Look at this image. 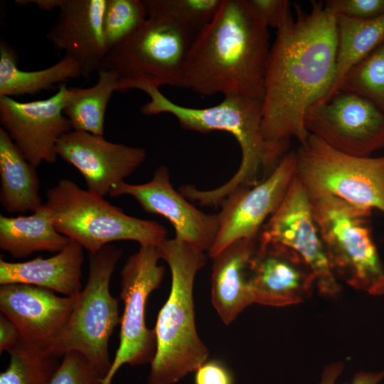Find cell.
Listing matches in <instances>:
<instances>
[{
    "label": "cell",
    "mask_w": 384,
    "mask_h": 384,
    "mask_svg": "<svg viewBox=\"0 0 384 384\" xmlns=\"http://www.w3.org/2000/svg\"><path fill=\"white\" fill-rule=\"evenodd\" d=\"M294 7L270 48L262 107V135L284 153L292 139L309 137L306 114L330 95L336 78V17L320 1L308 11Z\"/></svg>",
    "instance_id": "6da1fadb"
},
{
    "label": "cell",
    "mask_w": 384,
    "mask_h": 384,
    "mask_svg": "<svg viewBox=\"0 0 384 384\" xmlns=\"http://www.w3.org/2000/svg\"><path fill=\"white\" fill-rule=\"evenodd\" d=\"M270 48L268 27L247 0H223L191 46L185 88L203 95L220 93L262 100Z\"/></svg>",
    "instance_id": "7a4b0ae2"
},
{
    "label": "cell",
    "mask_w": 384,
    "mask_h": 384,
    "mask_svg": "<svg viewBox=\"0 0 384 384\" xmlns=\"http://www.w3.org/2000/svg\"><path fill=\"white\" fill-rule=\"evenodd\" d=\"M133 89L146 93L149 101L140 112L144 115L168 113L188 130L207 133L224 131L238 141L241 161L235 174L225 183L210 190H198L201 206H219L236 190L254 186L266 179L287 154L269 144L261 132L262 100L242 95H225L218 105L206 108L179 105L168 99L159 88L139 83Z\"/></svg>",
    "instance_id": "3957f363"
},
{
    "label": "cell",
    "mask_w": 384,
    "mask_h": 384,
    "mask_svg": "<svg viewBox=\"0 0 384 384\" xmlns=\"http://www.w3.org/2000/svg\"><path fill=\"white\" fill-rule=\"evenodd\" d=\"M171 274L168 299L154 329L156 353L148 384H175L208 361L209 351L198 336L195 321L193 285L206 261V252L176 238L156 246Z\"/></svg>",
    "instance_id": "277c9868"
},
{
    "label": "cell",
    "mask_w": 384,
    "mask_h": 384,
    "mask_svg": "<svg viewBox=\"0 0 384 384\" xmlns=\"http://www.w3.org/2000/svg\"><path fill=\"white\" fill-rule=\"evenodd\" d=\"M44 204L55 229L89 254L118 240L157 246L166 239V229L159 223L129 215L70 179H60L48 189Z\"/></svg>",
    "instance_id": "5b68a950"
},
{
    "label": "cell",
    "mask_w": 384,
    "mask_h": 384,
    "mask_svg": "<svg viewBox=\"0 0 384 384\" xmlns=\"http://www.w3.org/2000/svg\"><path fill=\"white\" fill-rule=\"evenodd\" d=\"M306 190L327 258L337 279L370 295H383L384 266L370 226L372 210L356 207L326 193Z\"/></svg>",
    "instance_id": "8992f818"
},
{
    "label": "cell",
    "mask_w": 384,
    "mask_h": 384,
    "mask_svg": "<svg viewBox=\"0 0 384 384\" xmlns=\"http://www.w3.org/2000/svg\"><path fill=\"white\" fill-rule=\"evenodd\" d=\"M122 250L107 245L90 254L87 282L74 297L68 321L49 353L59 358L71 351L83 355L103 379L112 364L109 341L120 324L118 299L110 292L114 268Z\"/></svg>",
    "instance_id": "52a82bcc"
},
{
    "label": "cell",
    "mask_w": 384,
    "mask_h": 384,
    "mask_svg": "<svg viewBox=\"0 0 384 384\" xmlns=\"http://www.w3.org/2000/svg\"><path fill=\"white\" fill-rule=\"evenodd\" d=\"M196 34L172 19L148 17L132 36L107 51L100 68L117 75L119 92L139 83L185 88V64Z\"/></svg>",
    "instance_id": "ba28073f"
},
{
    "label": "cell",
    "mask_w": 384,
    "mask_h": 384,
    "mask_svg": "<svg viewBox=\"0 0 384 384\" xmlns=\"http://www.w3.org/2000/svg\"><path fill=\"white\" fill-rule=\"evenodd\" d=\"M295 154L296 174L307 190L384 213V155H349L311 134Z\"/></svg>",
    "instance_id": "9c48e42d"
},
{
    "label": "cell",
    "mask_w": 384,
    "mask_h": 384,
    "mask_svg": "<svg viewBox=\"0 0 384 384\" xmlns=\"http://www.w3.org/2000/svg\"><path fill=\"white\" fill-rule=\"evenodd\" d=\"M156 245H140L130 255L120 272V297L124 311L120 320L119 347L111 368L102 384H112L117 370L124 364L151 363L156 353L154 329L146 324V305L150 294L160 286L165 267Z\"/></svg>",
    "instance_id": "30bf717a"
},
{
    "label": "cell",
    "mask_w": 384,
    "mask_h": 384,
    "mask_svg": "<svg viewBox=\"0 0 384 384\" xmlns=\"http://www.w3.org/2000/svg\"><path fill=\"white\" fill-rule=\"evenodd\" d=\"M308 132L343 153L368 156L384 148V112L358 94L337 90L309 107Z\"/></svg>",
    "instance_id": "8fae6325"
},
{
    "label": "cell",
    "mask_w": 384,
    "mask_h": 384,
    "mask_svg": "<svg viewBox=\"0 0 384 384\" xmlns=\"http://www.w3.org/2000/svg\"><path fill=\"white\" fill-rule=\"evenodd\" d=\"M257 240L284 245L296 252L312 270L321 294L334 297L341 291L312 213L308 193L295 175L278 209L260 230Z\"/></svg>",
    "instance_id": "7c38bea8"
},
{
    "label": "cell",
    "mask_w": 384,
    "mask_h": 384,
    "mask_svg": "<svg viewBox=\"0 0 384 384\" xmlns=\"http://www.w3.org/2000/svg\"><path fill=\"white\" fill-rule=\"evenodd\" d=\"M295 175L296 154L292 151L266 179L226 197L218 213V230L208 255L214 257L238 240H257L265 223L283 201Z\"/></svg>",
    "instance_id": "4fadbf2b"
},
{
    "label": "cell",
    "mask_w": 384,
    "mask_h": 384,
    "mask_svg": "<svg viewBox=\"0 0 384 384\" xmlns=\"http://www.w3.org/2000/svg\"><path fill=\"white\" fill-rule=\"evenodd\" d=\"M69 93L65 83L57 92L40 100L22 102L0 97V122L25 158L37 167L42 162L54 164L60 138L72 130L63 114Z\"/></svg>",
    "instance_id": "5bb4252c"
},
{
    "label": "cell",
    "mask_w": 384,
    "mask_h": 384,
    "mask_svg": "<svg viewBox=\"0 0 384 384\" xmlns=\"http://www.w3.org/2000/svg\"><path fill=\"white\" fill-rule=\"evenodd\" d=\"M109 195L129 196L146 212L164 217L174 227L177 240L206 252L213 245L218 230V214L203 213L176 191L165 166L156 168L149 181L131 184L123 181L114 185Z\"/></svg>",
    "instance_id": "9a60e30c"
},
{
    "label": "cell",
    "mask_w": 384,
    "mask_h": 384,
    "mask_svg": "<svg viewBox=\"0 0 384 384\" xmlns=\"http://www.w3.org/2000/svg\"><path fill=\"white\" fill-rule=\"evenodd\" d=\"M56 153L80 171L87 191L102 197L137 169L146 157L143 148L111 142L103 136L75 130L60 138Z\"/></svg>",
    "instance_id": "2e32d148"
},
{
    "label": "cell",
    "mask_w": 384,
    "mask_h": 384,
    "mask_svg": "<svg viewBox=\"0 0 384 384\" xmlns=\"http://www.w3.org/2000/svg\"><path fill=\"white\" fill-rule=\"evenodd\" d=\"M253 303L270 306L296 304L316 285L307 263L292 249L257 240L250 263Z\"/></svg>",
    "instance_id": "e0dca14e"
},
{
    "label": "cell",
    "mask_w": 384,
    "mask_h": 384,
    "mask_svg": "<svg viewBox=\"0 0 384 384\" xmlns=\"http://www.w3.org/2000/svg\"><path fill=\"white\" fill-rule=\"evenodd\" d=\"M74 297L57 296L54 292L26 284L1 285V314L18 329L21 338L49 352L70 316Z\"/></svg>",
    "instance_id": "ac0fdd59"
},
{
    "label": "cell",
    "mask_w": 384,
    "mask_h": 384,
    "mask_svg": "<svg viewBox=\"0 0 384 384\" xmlns=\"http://www.w3.org/2000/svg\"><path fill=\"white\" fill-rule=\"evenodd\" d=\"M106 0H60L58 14L46 39L77 61L82 77L98 70L107 53L102 16Z\"/></svg>",
    "instance_id": "d6986e66"
},
{
    "label": "cell",
    "mask_w": 384,
    "mask_h": 384,
    "mask_svg": "<svg viewBox=\"0 0 384 384\" xmlns=\"http://www.w3.org/2000/svg\"><path fill=\"white\" fill-rule=\"evenodd\" d=\"M256 242L238 240L212 257L211 302L226 325L253 303L250 263Z\"/></svg>",
    "instance_id": "ffe728a7"
},
{
    "label": "cell",
    "mask_w": 384,
    "mask_h": 384,
    "mask_svg": "<svg viewBox=\"0 0 384 384\" xmlns=\"http://www.w3.org/2000/svg\"><path fill=\"white\" fill-rule=\"evenodd\" d=\"M83 248L70 241L52 257L12 262L0 259V284H26L47 289L65 297L82 290Z\"/></svg>",
    "instance_id": "44dd1931"
},
{
    "label": "cell",
    "mask_w": 384,
    "mask_h": 384,
    "mask_svg": "<svg viewBox=\"0 0 384 384\" xmlns=\"http://www.w3.org/2000/svg\"><path fill=\"white\" fill-rule=\"evenodd\" d=\"M36 166L0 128V203L9 213L34 212L43 206Z\"/></svg>",
    "instance_id": "7402d4cb"
},
{
    "label": "cell",
    "mask_w": 384,
    "mask_h": 384,
    "mask_svg": "<svg viewBox=\"0 0 384 384\" xmlns=\"http://www.w3.org/2000/svg\"><path fill=\"white\" fill-rule=\"evenodd\" d=\"M70 241L55 229L44 203L30 215H0V249L14 258L41 251L57 253Z\"/></svg>",
    "instance_id": "603a6c76"
},
{
    "label": "cell",
    "mask_w": 384,
    "mask_h": 384,
    "mask_svg": "<svg viewBox=\"0 0 384 384\" xmlns=\"http://www.w3.org/2000/svg\"><path fill=\"white\" fill-rule=\"evenodd\" d=\"M15 50L4 40L0 41V97L34 95L55 84L82 77L79 63L65 55L54 65L38 70L18 68Z\"/></svg>",
    "instance_id": "cb8c5ba5"
},
{
    "label": "cell",
    "mask_w": 384,
    "mask_h": 384,
    "mask_svg": "<svg viewBox=\"0 0 384 384\" xmlns=\"http://www.w3.org/2000/svg\"><path fill=\"white\" fill-rule=\"evenodd\" d=\"M96 83L89 87H69L63 114L72 130L103 136L108 102L117 91L118 77L112 71L100 68Z\"/></svg>",
    "instance_id": "d4e9b609"
},
{
    "label": "cell",
    "mask_w": 384,
    "mask_h": 384,
    "mask_svg": "<svg viewBox=\"0 0 384 384\" xmlns=\"http://www.w3.org/2000/svg\"><path fill=\"white\" fill-rule=\"evenodd\" d=\"M336 17V78L329 96L348 71L384 41V16L369 19Z\"/></svg>",
    "instance_id": "484cf974"
},
{
    "label": "cell",
    "mask_w": 384,
    "mask_h": 384,
    "mask_svg": "<svg viewBox=\"0 0 384 384\" xmlns=\"http://www.w3.org/2000/svg\"><path fill=\"white\" fill-rule=\"evenodd\" d=\"M9 353V363L0 374V384H48L60 364L58 358L22 338Z\"/></svg>",
    "instance_id": "4316f807"
},
{
    "label": "cell",
    "mask_w": 384,
    "mask_h": 384,
    "mask_svg": "<svg viewBox=\"0 0 384 384\" xmlns=\"http://www.w3.org/2000/svg\"><path fill=\"white\" fill-rule=\"evenodd\" d=\"M337 90L361 95L384 112V41L348 71Z\"/></svg>",
    "instance_id": "83f0119b"
},
{
    "label": "cell",
    "mask_w": 384,
    "mask_h": 384,
    "mask_svg": "<svg viewBox=\"0 0 384 384\" xmlns=\"http://www.w3.org/2000/svg\"><path fill=\"white\" fill-rule=\"evenodd\" d=\"M147 17L172 19L198 33L207 26L223 0H142Z\"/></svg>",
    "instance_id": "f1b7e54d"
},
{
    "label": "cell",
    "mask_w": 384,
    "mask_h": 384,
    "mask_svg": "<svg viewBox=\"0 0 384 384\" xmlns=\"http://www.w3.org/2000/svg\"><path fill=\"white\" fill-rule=\"evenodd\" d=\"M147 18L142 0H106L102 29L107 51L132 36Z\"/></svg>",
    "instance_id": "f546056e"
},
{
    "label": "cell",
    "mask_w": 384,
    "mask_h": 384,
    "mask_svg": "<svg viewBox=\"0 0 384 384\" xmlns=\"http://www.w3.org/2000/svg\"><path fill=\"white\" fill-rule=\"evenodd\" d=\"M102 376L76 351L65 353L48 384H102Z\"/></svg>",
    "instance_id": "4dcf8cb0"
},
{
    "label": "cell",
    "mask_w": 384,
    "mask_h": 384,
    "mask_svg": "<svg viewBox=\"0 0 384 384\" xmlns=\"http://www.w3.org/2000/svg\"><path fill=\"white\" fill-rule=\"evenodd\" d=\"M325 4L335 16L369 19L384 16V0H330Z\"/></svg>",
    "instance_id": "1f68e13d"
},
{
    "label": "cell",
    "mask_w": 384,
    "mask_h": 384,
    "mask_svg": "<svg viewBox=\"0 0 384 384\" xmlns=\"http://www.w3.org/2000/svg\"><path fill=\"white\" fill-rule=\"evenodd\" d=\"M252 11L267 27L277 30L292 14L287 0H247Z\"/></svg>",
    "instance_id": "d6a6232c"
},
{
    "label": "cell",
    "mask_w": 384,
    "mask_h": 384,
    "mask_svg": "<svg viewBox=\"0 0 384 384\" xmlns=\"http://www.w3.org/2000/svg\"><path fill=\"white\" fill-rule=\"evenodd\" d=\"M195 373V384H234L231 371L218 360L206 361Z\"/></svg>",
    "instance_id": "836d02e7"
},
{
    "label": "cell",
    "mask_w": 384,
    "mask_h": 384,
    "mask_svg": "<svg viewBox=\"0 0 384 384\" xmlns=\"http://www.w3.org/2000/svg\"><path fill=\"white\" fill-rule=\"evenodd\" d=\"M341 362L330 363L322 371L319 384H335L343 370ZM384 378V369L376 372L361 370L355 374L350 384H379Z\"/></svg>",
    "instance_id": "e575fe53"
},
{
    "label": "cell",
    "mask_w": 384,
    "mask_h": 384,
    "mask_svg": "<svg viewBox=\"0 0 384 384\" xmlns=\"http://www.w3.org/2000/svg\"><path fill=\"white\" fill-rule=\"evenodd\" d=\"M21 338L16 325L6 316L0 314V351L10 352Z\"/></svg>",
    "instance_id": "d590c367"
},
{
    "label": "cell",
    "mask_w": 384,
    "mask_h": 384,
    "mask_svg": "<svg viewBox=\"0 0 384 384\" xmlns=\"http://www.w3.org/2000/svg\"><path fill=\"white\" fill-rule=\"evenodd\" d=\"M30 2L36 4L41 9L50 11L58 7L60 0H36Z\"/></svg>",
    "instance_id": "8d00e7d4"
}]
</instances>
